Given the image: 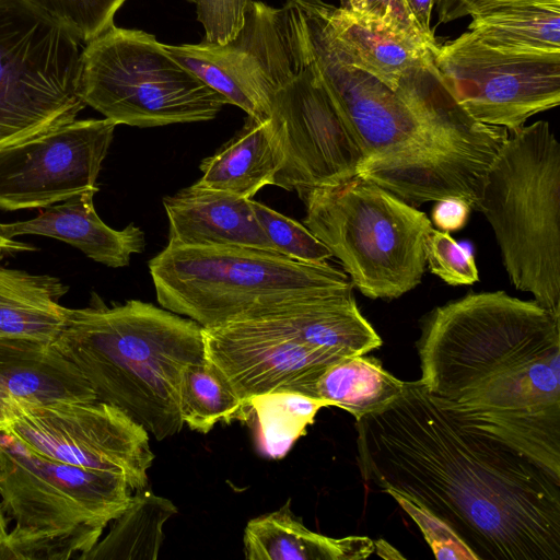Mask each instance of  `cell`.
I'll use <instances>...</instances> for the list:
<instances>
[{"instance_id": "obj_16", "label": "cell", "mask_w": 560, "mask_h": 560, "mask_svg": "<svg viewBox=\"0 0 560 560\" xmlns=\"http://www.w3.org/2000/svg\"><path fill=\"white\" fill-rule=\"evenodd\" d=\"M203 335L206 359L248 405L277 392L313 398L316 381L342 359L258 319L203 328Z\"/></svg>"}, {"instance_id": "obj_26", "label": "cell", "mask_w": 560, "mask_h": 560, "mask_svg": "<svg viewBox=\"0 0 560 560\" xmlns=\"http://www.w3.org/2000/svg\"><path fill=\"white\" fill-rule=\"evenodd\" d=\"M405 381L387 372L373 357H347L330 364L316 381L313 398L337 406L355 420L377 411L404 390Z\"/></svg>"}, {"instance_id": "obj_11", "label": "cell", "mask_w": 560, "mask_h": 560, "mask_svg": "<svg viewBox=\"0 0 560 560\" xmlns=\"http://www.w3.org/2000/svg\"><path fill=\"white\" fill-rule=\"evenodd\" d=\"M0 432L52 460L122 476L133 492L148 486L154 460L150 434L113 405L94 400L20 406Z\"/></svg>"}, {"instance_id": "obj_12", "label": "cell", "mask_w": 560, "mask_h": 560, "mask_svg": "<svg viewBox=\"0 0 560 560\" xmlns=\"http://www.w3.org/2000/svg\"><path fill=\"white\" fill-rule=\"evenodd\" d=\"M434 61L457 103L482 124L513 131L560 103V51L498 48L467 31L439 46Z\"/></svg>"}, {"instance_id": "obj_9", "label": "cell", "mask_w": 560, "mask_h": 560, "mask_svg": "<svg viewBox=\"0 0 560 560\" xmlns=\"http://www.w3.org/2000/svg\"><path fill=\"white\" fill-rule=\"evenodd\" d=\"M81 85L86 105L140 128L211 120L229 104L154 35L115 25L86 43Z\"/></svg>"}, {"instance_id": "obj_17", "label": "cell", "mask_w": 560, "mask_h": 560, "mask_svg": "<svg viewBox=\"0 0 560 560\" xmlns=\"http://www.w3.org/2000/svg\"><path fill=\"white\" fill-rule=\"evenodd\" d=\"M163 206L170 245L243 246L277 252L255 215L252 199L196 183L164 197Z\"/></svg>"}, {"instance_id": "obj_34", "label": "cell", "mask_w": 560, "mask_h": 560, "mask_svg": "<svg viewBox=\"0 0 560 560\" xmlns=\"http://www.w3.org/2000/svg\"><path fill=\"white\" fill-rule=\"evenodd\" d=\"M390 495L417 523L436 559L476 560L470 549L443 522L406 499Z\"/></svg>"}, {"instance_id": "obj_25", "label": "cell", "mask_w": 560, "mask_h": 560, "mask_svg": "<svg viewBox=\"0 0 560 560\" xmlns=\"http://www.w3.org/2000/svg\"><path fill=\"white\" fill-rule=\"evenodd\" d=\"M68 289L56 277L0 266V338L52 343L65 323L59 300Z\"/></svg>"}, {"instance_id": "obj_5", "label": "cell", "mask_w": 560, "mask_h": 560, "mask_svg": "<svg viewBox=\"0 0 560 560\" xmlns=\"http://www.w3.org/2000/svg\"><path fill=\"white\" fill-rule=\"evenodd\" d=\"M160 305L203 328L352 292L346 272L243 246L170 245L149 261Z\"/></svg>"}, {"instance_id": "obj_18", "label": "cell", "mask_w": 560, "mask_h": 560, "mask_svg": "<svg viewBox=\"0 0 560 560\" xmlns=\"http://www.w3.org/2000/svg\"><path fill=\"white\" fill-rule=\"evenodd\" d=\"M94 400L81 371L51 343L0 338V429L20 406Z\"/></svg>"}, {"instance_id": "obj_1", "label": "cell", "mask_w": 560, "mask_h": 560, "mask_svg": "<svg viewBox=\"0 0 560 560\" xmlns=\"http://www.w3.org/2000/svg\"><path fill=\"white\" fill-rule=\"evenodd\" d=\"M355 430L363 480L443 522L476 560H560V476L459 419L420 381Z\"/></svg>"}, {"instance_id": "obj_24", "label": "cell", "mask_w": 560, "mask_h": 560, "mask_svg": "<svg viewBox=\"0 0 560 560\" xmlns=\"http://www.w3.org/2000/svg\"><path fill=\"white\" fill-rule=\"evenodd\" d=\"M281 165L282 155L270 121L247 116L233 138L202 160V176L197 183L252 199L264 186L273 185Z\"/></svg>"}, {"instance_id": "obj_32", "label": "cell", "mask_w": 560, "mask_h": 560, "mask_svg": "<svg viewBox=\"0 0 560 560\" xmlns=\"http://www.w3.org/2000/svg\"><path fill=\"white\" fill-rule=\"evenodd\" d=\"M425 255L431 272L450 285H469L479 280L474 255L448 232L433 229Z\"/></svg>"}, {"instance_id": "obj_21", "label": "cell", "mask_w": 560, "mask_h": 560, "mask_svg": "<svg viewBox=\"0 0 560 560\" xmlns=\"http://www.w3.org/2000/svg\"><path fill=\"white\" fill-rule=\"evenodd\" d=\"M252 319L340 358L363 355L382 345L352 292L299 302Z\"/></svg>"}, {"instance_id": "obj_36", "label": "cell", "mask_w": 560, "mask_h": 560, "mask_svg": "<svg viewBox=\"0 0 560 560\" xmlns=\"http://www.w3.org/2000/svg\"><path fill=\"white\" fill-rule=\"evenodd\" d=\"M432 221L440 231L455 232L464 228L470 213V207L459 198H444L435 201Z\"/></svg>"}, {"instance_id": "obj_13", "label": "cell", "mask_w": 560, "mask_h": 560, "mask_svg": "<svg viewBox=\"0 0 560 560\" xmlns=\"http://www.w3.org/2000/svg\"><path fill=\"white\" fill-rule=\"evenodd\" d=\"M168 54L229 104L266 120L275 93L299 70L285 5L252 1L245 23L225 44L165 45Z\"/></svg>"}, {"instance_id": "obj_3", "label": "cell", "mask_w": 560, "mask_h": 560, "mask_svg": "<svg viewBox=\"0 0 560 560\" xmlns=\"http://www.w3.org/2000/svg\"><path fill=\"white\" fill-rule=\"evenodd\" d=\"M419 380L459 419L560 472V317L504 291L432 310Z\"/></svg>"}, {"instance_id": "obj_4", "label": "cell", "mask_w": 560, "mask_h": 560, "mask_svg": "<svg viewBox=\"0 0 560 560\" xmlns=\"http://www.w3.org/2000/svg\"><path fill=\"white\" fill-rule=\"evenodd\" d=\"M74 363L97 400L140 423L156 441L178 433L185 369L205 359L203 327L138 300L67 308L51 343Z\"/></svg>"}, {"instance_id": "obj_39", "label": "cell", "mask_w": 560, "mask_h": 560, "mask_svg": "<svg viewBox=\"0 0 560 560\" xmlns=\"http://www.w3.org/2000/svg\"><path fill=\"white\" fill-rule=\"evenodd\" d=\"M34 247L23 244L20 242H15L11 238H7L0 233V254H8L11 252H20V250H33Z\"/></svg>"}, {"instance_id": "obj_2", "label": "cell", "mask_w": 560, "mask_h": 560, "mask_svg": "<svg viewBox=\"0 0 560 560\" xmlns=\"http://www.w3.org/2000/svg\"><path fill=\"white\" fill-rule=\"evenodd\" d=\"M284 5L295 57L311 69L360 147L358 175L415 207L450 197L472 205L506 132L475 120L457 103L435 56L393 90L347 59L330 34L323 0Z\"/></svg>"}, {"instance_id": "obj_20", "label": "cell", "mask_w": 560, "mask_h": 560, "mask_svg": "<svg viewBox=\"0 0 560 560\" xmlns=\"http://www.w3.org/2000/svg\"><path fill=\"white\" fill-rule=\"evenodd\" d=\"M330 34L347 59L397 90L402 77L432 59L439 47L409 36L382 20L323 0Z\"/></svg>"}, {"instance_id": "obj_31", "label": "cell", "mask_w": 560, "mask_h": 560, "mask_svg": "<svg viewBox=\"0 0 560 560\" xmlns=\"http://www.w3.org/2000/svg\"><path fill=\"white\" fill-rule=\"evenodd\" d=\"M62 24L80 42L89 43L112 25L126 0H27Z\"/></svg>"}, {"instance_id": "obj_33", "label": "cell", "mask_w": 560, "mask_h": 560, "mask_svg": "<svg viewBox=\"0 0 560 560\" xmlns=\"http://www.w3.org/2000/svg\"><path fill=\"white\" fill-rule=\"evenodd\" d=\"M195 4L205 40L225 44L243 27L253 0H187Z\"/></svg>"}, {"instance_id": "obj_40", "label": "cell", "mask_w": 560, "mask_h": 560, "mask_svg": "<svg viewBox=\"0 0 560 560\" xmlns=\"http://www.w3.org/2000/svg\"><path fill=\"white\" fill-rule=\"evenodd\" d=\"M8 533H9V525H8V522L0 509V560H5Z\"/></svg>"}, {"instance_id": "obj_37", "label": "cell", "mask_w": 560, "mask_h": 560, "mask_svg": "<svg viewBox=\"0 0 560 560\" xmlns=\"http://www.w3.org/2000/svg\"><path fill=\"white\" fill-rule=\"evenodd\" d=\"M404 2L425 40L433 46H438L431 27V16L435 0H404Z\"/></svg>"}, {"instance_id": "obj_30", "label": "cell", "mask_w": 560, "mask_h": 560, "mask_svg": "<svg viewBox=\"0 0 560 560\" xmlns=\"http://www.w3.org/2000/svg\"><path fill=\"white\" fill-rule=\"evenodd\" d=\"M255 215L278 253L291 259L323 264L332 257L330 249L303 224L252 200Z\"/></svg>"}, {"instance_id": "obj_35", "label": "cell", "mask_w": 560, "mask_h": 560, "mask_svg": "<svg viewBox=\"0 0 560 560\" xmlns=\"http://www.w3.org/2000/svg\"><path fill=\"white\" fill-rule=\"evenodd\" d=\"M340 7L365 16L382 20L387 25L417 38L433 48L422 36L404 0H340Z\"/></svg>"}, {"instance_id": "obj_29", "label": "cell", "mask_w": 560, "mask_h": 560, "mask_svg": "<svg viewBox=\"0 0 560 560\" xmlns=\"http://www.w3.org/2000/svg\"><path fill=\"white\" fill-rule=\"evenodd\" d=\"M249 406L256 411L266 453L278 457L305 433L317 411L329 405L300 394L277 392L252 398Z\"/></svg>"}, {"instance_id": "obj_28", "label": "cell", "mask_w": 560, "mask_h": 560, "mask_svg": "<svg viewBox=\"0 0 560 560\" xmlns=\"http://www.w3.org/2000/svg\"><path fill=\"white\" fill-rule=\"evenodd\" d=\"M179 406L184 424L203 434L220 422L244 419L252 410L206 357L185 369Z\"/></svg>"}, {"instance_id": "obj_23", "label": "cell", "mask_w": 560, "mask_h": 560, "mask_svg": "<svg viewBox=\"0 0 560 560\" xmlns=\"http://www.w3.org/2000/svg\"><path fill=\"white\" fill-rule=\"evenodd\" d=\"M487 45L518 51H560V0H468L459 19Z\"/></svg>"}, {"instance_id": "obj_7", "label": "cell", "mask_w": 560, "mask_h": 560, "mask_svg": "<svg viewBox=\"0 0 560 560\" xmlns=\"http://www.w3.org/2000/svg\"><path fill=\"white\" fill-rule=\"evenodd\" d=\"M477 211L492 228L513 287L560 317V144L548 121L509 131Z\"/></svg>"}, {"instance_id": "obj_10", "label": "cell", "mask_w": 560, "mask_h": 560, "mask_svg": "<svg viewBox=\"0 0 560 560\" xmlns=\"http://www.w3.org/2000/svg\"><path fill=\"white\" fill-rule=\"evenodd\" d=\"M83 49L27 0H0V148L75 119Z\"/></svg>"}, {"instance_id": "obj_14", "label": "cell", "mask_w": 560, "mask_h": 560, "mask_svg": "<svg viewBox=\"0 0 560 560\" xmlns=\"http://www.w3.org/2000/svg\"><path fill=\"white\" fill-rule=\"evenodd\" d=\"M295 59L299 70L275 93L268 120L282 155L273 185L300 194L358 175L363 154L311 69Z\"/></svg>"}, {"instance_id": "obj_8", "label": "cell", "mask_w": 560, "mask_h": 560, "mask_svg": "<svg viewBox=\"0 0 560 560\" xmlns=\"http://www.w3.org/2000/svg\"><path fill=\"white\" fill-rule=\"evenodd\" d=\"M305 226L370 299H396L420 284L431 220L415 206L355 175L298 194Z\"/></svg>"}, {"instance_id": "obj_38", "label": "cell", "mask_w": 560, "mask_h": 560, "mask_svg": "<svg viewBox=\"0 0 560 560\" xmlns=\"http://www.w3.org/2000/svg\"><path fill=\"white\" fill-rule=\"evenodd\" d=\"M468 0H435L440 23H448L459 19V12Z\"/></svg>"}, {"instance_id": "obj_19", "label": "cell", "mask_w": 560, "mask_h": 560, "mask_svg": "<svg viewBox=\"0 0 560 560\" xmlns=\"http://www.w3.org/2000/svg\"><path fill=\"white\" fill-rule=\"evenodd\" d=\"M88 190L46 207L37 217L0 223V233L13 240L20 235L52 237L79 248L89 258L113 268L128 266L132 254L143 252V231L133 223L122 230L106 225L95 211Z\"/></svg>"}, {"instance_id": "obj_27", "label": "cell", "mask_w": 560, "mask_h": 560, "mask_svg": "<svg viewBox=\"0 0 560 560\" xmlns=\"http://www.w3.org/2000/svg\"><path fill=\"white\" fill-rule=\"evenodd\" d=\"M176 513V505L166 498L145 489L133 492L107 534L83 560H156L164 524Z\"/></svg>"}, {"instance_id": "obj_6", "label": "cell", "mask_w": 560, "mask_h": 560, "mask_svg": "<svg viewBox=\"0 0 560 560\" xmlns=\"http://www.w3.org/2000/svg\"><path fill=\"white\" fill-rule=\"evenodd\" d=\"M132 494L122 476L52 460L0 432L5 560H83Z\"/></svg>"}, {"instance_id": "obj_22", "label": "cell", "mask_w": 560, "mask_h": 560, "mask_svg": "<svg viewBox=\"0 0 560 560\" xmlns=\"http://www.w3.org/2000/svg\"><path fill=\"white\" fill-rule=\"evenodd\" d=\"M290 503L247 522L243 536L247 560H362L375 551L366 536L332 538L308 529Z\"/></svg>"}, {"instance_id": "obj_15", "label": "cell", "mask_w": 560, "mask_h": 560, "mask_svg": "<svg viewBox=\"0 0 560 560\" xmlns=\"http://www.w3.org/2000/svg\"><path fill=\"white\" fill-rule=\"evenodd\" d=\"M117 125L73 120L0 148V209L46 208L83 191L97 176Z\"/></svg>"}]
</instances>
